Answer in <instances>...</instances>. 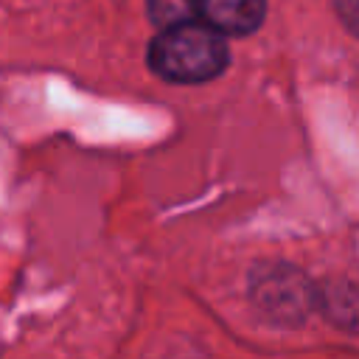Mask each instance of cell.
I'll list each match as a JSON object with an SVG mask.
<instances>
[{
  "label": "cell",
  "mask_w": 359,
  "mask_h": 359,
  "mask_svg": "<svg viewBox=\"0 0 359 359\" xmlns=\"http://www.w3.org/2000/svg\"><path fill=\"white\" fill-rule=\"evenodd\" d=\"M149 65L157 76L177 84L208 81L227 65L224 34L196 20L163 28V34L149 48Z\"/></svg>",
  "instance_id": "cell-1"
},
{
  "label": "cell",
  "mask_w": 359,
  "mask_h": 359,
  "mask_svg": "<svg viewBox=\"0 0 359 359\" xmlns=\"http://www.w3.org/2000/svg\"><path fill=\"white\" fill-rule=\"evenodd\" d=\"M337 11L348 31L359 36V0H337Z\"/></svg>",
  "instance_id": "cell-6"
},
{
  "label": "cell",
  "mask_w": 359,
  "mask_h": 359,
  "mask_svg": "<svg viewBox=\"0 0 359 359\" xmlns=\"http://www.w3.org/2000/svg\"><path fill=\"white\" fill-rule=\"evenodd\" d=\"M250 297L261 314L280 325H300L311 309H317V286H311L300 269L286 264L255 266Z\"/></svg>",
  "instance_id": "cell-2"
},
{
  "label": "cell",
  "mask_w": 359,
  "mask_h": 359,
  "mask_svg": "<svg viewBox=\"0 0 359 359\" xmlns=\"http://www.w3.org/2000/svg\"><path fill=\"white\" fill-rule=\"evenodd\" d=\"M149 17L160 28H174L191 20H199L196 0H149Z\"/></svg>",
  "instance_id": "cell-5"
},
{
  "label": "cell",
  "mask_w": 359,
  "mask_h": 359,
  "mask_svg": "<svg viewBox=\"0 0 359 359\" xmlns=\"http://www.w3.org/2000/svg\"><path fill=\"white\" fill-rule=\"evenodd\" d=\"M317 309L342 331L359 334V289L351 283H325L317 289Z\"/></svg>",
  "instance_id": "cell-4"
},
{
  "label": "cell",
  "mask_w": 359,
  "mask_h": 359,
  "mask_svg": "<svg viewBox=\"0 0 359 359\" xmlns=\"http://www.w3.org/2000/svg\"><path fill=\"white\" fill-rule=\"evenodd\" d=\"M199 20L227 34H250L264 20V0H196Z\"/></svg>",
  "instance_id": "cell-3"
}]
</instances>
